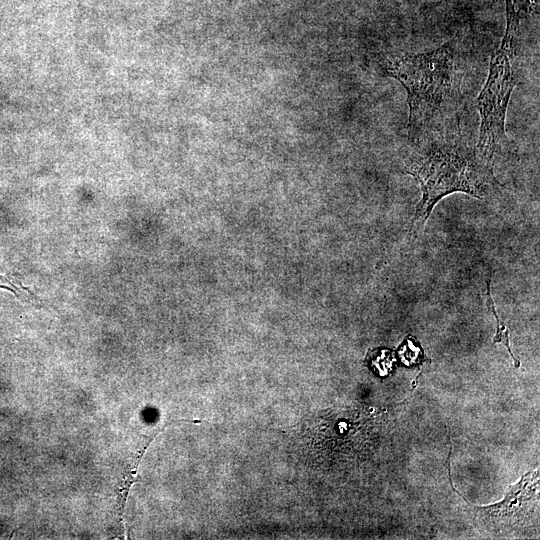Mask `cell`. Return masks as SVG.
Returning a JSON list of instances; mask_svg holds the SVG:
<instances>
[{
  "instance_id": "cell-6",
  "label": "cell",
  "mask_w": 540,
  "mask_h": 540,
  "mask_svg": "<svg viewBox=\"0 0 540 540\" xmlns=\"http://www.w3.org/2000/svg\"><path fill=\"white\" fill-rule=\"evenodd\" d=\"M487 305L490 308L493 316L495 317L496 324H497V326H496L497 331H496L495 337L493 339V342L494 343L502 342L506 346V348L508 349L509 353L511 354L512 359H513L514 364H515V367H519L520 362L513 355L512 350H511L510 345H509V332H508V329L506 328L504 323L499 319V317H498V315L496 313L495 306H494L492 297L490 295V280L487 281Z\"/></svg>"
},
{
  "instance_id": "cell-8",
  "label": "cell",
  "mask_w": 540,
  "mask_h": 540,
  "mask_svg": "<svg viewBox=\"0 0 540 540\" xmlns=\"http://www.w3.org/2000/svg\"><path fill=\"white\" fill-rule=\"evenodd\" d=\"M0 288L13 292L14 295L17 296L19 299H27L29 297L34 296L33 293H31L28 289H26L22 285H19L18 283H15L9 280L7 277L1 274H0Z\"/></svg>"
},
{
  "instance_id": "cell-2",
  "label": "cell",
  "mask_w": 540,
  "mask_h": 540,
  "mask_svg": "<svg viewBox=\"0 0 540 540\" xmlns=\"http://www.w3.org/2000/svg\"><path fill=\"white\" fill-rule=\"evenodd\" d=\"M382 69L407 92L411 140L455 125L461 76L455 51L448 43L428 52L387 57Z\"/></svg>"
},
{
  "instance_id": "cell-4",
  "label": "cell",
  "mask_w": 540,
  "mask_h": 540,
  "mask_svg": "<svg viewBox=\"0 0 540 540\" xmlns=\"http://www.w3.org/2000/svg\"><path fill=\"white\" fill-rule=\"evenodd\" d=\"M538 469L522 476L510 487L504 499L493 505L474 507L480 518L496 528L513 526L529 518L538 502Z\"/></svg>"
},
{
  "instance_id": "cell-3",
  "label": "cell",
  "mask_w": 540,
  "mask_h": 540,
  "mask_svg": "<svg viewBox=\"0 0 540 540\" xmlns=\"http://www.w3.org/2000/svg\"><path fill=\"white\" fill-rule=\"evenodd\" d=\"M505 34L490 60L486 82L477 97L480 114L479 138L475 150L481 160L493 168L497 156L510 150L505 119L512 91L517 83L516 35Z\"/></svg>"
},
{
  "instance_id": "cell-7",
  "label": "cell",
  "mask_w": 540,
  "mask_h": 540,
  "mask_svg": "<svg viewBox=\"0 0 540 540\" xmlns=\"http://www.w3.org/2000/svg\"><path fill=\"white\" fill-rule=\"evenodd\" d=\"M398 350L401 361L406 365L417 364L423 357L421 348L410 337L404 341Z\"/></svg>"
},
{
  "instance_id": "cell-5",
  "label": "cell",
  "mask_w": 540,
  "mask_h": 540,
  "mask_svg": "<svg viewBox=\"0 0 540 540\" xmlns=\"http://www.w3.org/2000/svg\"><path fill=\"white\" fill-rule=\"evenodd\" d=\"M538 0H506V25L519 27L523 14L536 9Z\"/></svg>"
},
{
  "instance_id": "cell-1",
  "label": "cell",
  "mask_w": 540,
  "mask_h": 540,
  "mask_svg": "<svg viewBox=\"0 0 540 540\" xmlns=\"http://www.w3.org/2000/svg\"><path fill=\"white\" fill-rule=\"evenodd\" d=\"M414 149L405 159V171L420 184L422 199L413 222L423 226L439 199L453 192L483 197L493 168L478 156L455 125L429 131L412 140Z\"/></svg>"
}]
</instances>
